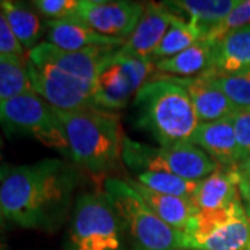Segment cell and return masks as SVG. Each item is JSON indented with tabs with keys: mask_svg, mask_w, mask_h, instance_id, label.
I'll list each match as a JSON object with an SVG mask.
<instances>
[{
	"mask_svg": "<svg viewBox=\"0 0 250 250\" xmlns=\"http://www.w3.org/2000/svg\"><path fill=\"white\" fill-rule=\"evenodd\" d=\"M0 54L28 56L25 54V49L20 45L16 35L13 34L1 6H0Z\"/></svg>",
	"mask_w": 250,
	"mask_h": 250,
	"instance_id": "f546056e",
	"label": "cell"
},
{
	"mask_svg": "<svg viewBox=\"0 0 250 250\" xmlns=\"http://www.w3.org/2000/svg\"><path fill=\"white\" fill-rule=\"evenodd\" d=\"M68 143L70 157L81 168L95 175L117 170L123 161L125 135L120 118L113 111L54 108Z\"/></svg>",
	"mask_w": 250,
	"mask_h": 250,
	"instance_id": "7a4b0ae2",
	"label": "cell"
},
{
	"mask_svg": "<svg viewBox=\"0 0 250 250\" xmlns=\"http://www.w3.org/2000/svg\"><path fill=\"white\" fill-rule=\"evenodd\" d=\"M250 68V25L242 27L224 36L213 46L210 74H232Z\"/></svg>",
	"mask_w": 250,
	"mask_h": 250,
	"instance_id": "ffe728a7",
	"label": "cell"
},
{
	"mask_svg": "<svg viewBox=\"0 0 250 250\" xmlns=\"http://www.w3.org/2000/svg\"><path fill=\"white\" fill-rule=\"evenodd\" d=\"M126 181L161 221H164L171 228L177 229L179 232H188V229L190 228L195 217L199 213L197 207L193 205L190 199L163 195L143 187L138 181H132V179H126Z\"/></svg>",
	"mask_w": 250,
	"mask_h": 250,
	"instance_id": "2e32d148",
	"label": "cell"
},
{
	"mask_svg": "<svg viewBox=\"0 0 250 250\" xmlns=\"http://www.w3.org/2000/svg\"><path fill=\"white\" fill-rule=\"evenodd\" d=\"M238 168L243 174H250V154L238 166Z\"/></svg>",
	"mask_w": 250,
	"mask_h": 250,
	"instance_id": "1f68e13d",
	"label": "cell"
},
{
	"mask_svg": "<svg viewBox=\"0 0 250 250\" xmlns=\"http://www.w3.org/2000/svg\"><path fill=\"white\" fill-rule=\"evenodd\" d=\"M202 38H203V34L199 28L182 18L174 16L171 20L168 31L166 32L160 45L157 46L156 50L152 53L150 59L154 62L172 57L175 54L184 52L189 46L196 43Z\"/></svg>",
	"mask_w": 250,
	"mask_h": 250,
	"instance_id": "cb8c5ba5",
	"label": "cell"
},
{
	"mask_svg": "<svg viewBox=\"0 0 250 250\" xmlns=\"http://www.w3.org/2000/svg\"><path fill=\"white\" fill-rule=\"evenodd\" d=\"M28 64V56L0 54V102L34 92Z\"/></svg>",
	"mask_w": 250,
	"mask_h": 250,
	"instance_id": "603a6c76",
	"label": "cell"
},
{
	"mask_svg": "<svg viewBox=\"0 0 250 250\" xmlns=\"http://www.w3.org/2000/svg\"><path fill=\"white\" fill-rule=\"evenodd\" d=\"M246 208H248V213H249V215H250V208L249 207H246Z\"/></svg>",
	"mask_w": 250,
	"mask_h": 250,
	"instance_id": "8d00e7d4",
	"label": "cell"
},
{
	"mask_svg": "<svg viewBox=\"0 0 250 250\" xmlns=\"http://www.w3.org/2000/svg\"><path fill=\"white\" fill-rule=\"evenodd\" d=\"M246 25H250V0H239L238 6L217 27L213 28L205 36V39H207L211 45H215L229 32Z\"/></svg>",
	"mask_w": 250,
	"mask_h": 250,
	"instance_id": "4316f807",
	"label": "cell"
},
{
	"mask_svg": "<svg viewBox=\"0 0 250 250\" xmlns=\"http://www.w3.org/2000/svg\"><path fill=\"white\" fill-rule=\"evenodd\" d=\"M223 92L238 108H250V68L232 74L200 75Z\"/></svg>",
	"mask_w": 250,
	"mask_h": 250,
	"instance_id": "484cf974",
	"label": "cell"
},
{
	"mask_svg": "<svg viewBox=\"0 0 250 250\" xmlns=\"http://www.w3.org/2000/svg\"><path fill=\"white\" fill-rule=\"evenodd\" d=\"M78 175L67 161L43 159L7 171L0 182L3 217L29 229H57L68 214Z\"/></svg>",
	"mask_w": 250,
	"mask_h": 250,
	"instance_id": "6da1fadb",
	"label": "cell"
},
{
	"mask_svg": "<svg viewBox=\"0 0 250 250\" xmlns=\"http://www.w3.org/2000/svg\"><path fill=\"white\" fill-rule=\"evenodd\" d=\"M116 53L99 74L96 81L95 99L99 107L106 111L124 108L129 99L139 92L134 81L129 78L121 62H118Z\"/></svg>",
	"mask_w": 250,
	"mask_h": 250,
	"instance_id": "ac0fdd59",
	"label": "cell"
},
{
	"mask_svg": "<svg viewBox=\"0 0 250 250\" xmlns=\"http://www.w3.org/2000/svg\"><path fill=\"white\" fill-rule=\"evenodd\" d=\"M46 27L49 28L47 43L68 52L85 50L90 47L120 49L126 41L102 35L75 18L46 21Z\"/></svg>",
	"mask_w": 250,
	"mask_h": 250,
	"instance_id": "5bb4252c",
	"label": "cell"
},
{
	"mask_svg": "<svg viewBox=\"0 0 250 250\" xmlns=\"http://www.w3.org/2000/svg\"><path fill=\"white\" fill-rule=\"evenodd\" d=\"M47 21L72 18L80 7V0H35L31 3Z\"/></svg>",
	"mask_w": 250,
	"mask_h": 250,
	"instance_id": "83f0119b",
	"label": "cell"
},
{
	"mask_svg": "<svg viewBox=\"0 0 250 250\" xmlns=\"http://www.w3.org/2000/svg\"><path fill=\"white\" fill-rule=\"evenodd\" d=\"M239 168L220 167L213 174L199 181L192 202L199 211L221 210L241 200L239 193Z\"/></svg>",
	"mask_w": 250,
	"mask_h": 250,
	"instance_id": "4fadbf2b",
	"label": "cell"
},
{
	"mask_svg": "<svg viewBox=\"0 0 250 250\" xmlns=\"http://www.w3.org/2000/svg\"><path fill=\"white\" fill-rule=\"evenodd\" d=\"M6 174H7V171H6V166L3 164V161H1V156H0V182H1V179L6 177Z\"/></svg>",
	"mask_w": 250,
	"mask_h": 250,
	"instance_id": "d6a6232c",
	"label": "cell"
},
{
	"mask_svg": "<svg viewBox=\"0 0 250 250\" xmlns=\"http://www.w3.org/2000/svg\"><path fill=\"white\" fill-rule=\"evenodd\" d=\"M171 78L187 90L200 123H214L229 118L238 110L232 102L207 78L200 75L192 78Z\"/></svg>",
	"mask_w": 250,
	"mask_h": 250,
	"instance_id": "9a60e30c",
	"label": "cell"
},
{
	"mask_svg": "<svg viewBox=\"0 0 250 250\" xmlns=\"http://www.w3.org/2000/svg\"><path fill=\"white\" fill-rule=\"evenodd\" d=\"M134 106L136 126L152 135L161 147L190 142L200 123L187 90L171 77L146 82Z\"/></svg>",
	"mask_w": 250,
	"mask_h": 250,
	"instance_id": "3957f363",
	"label": "cell"
},
{
	"mask_svg": "<svg viewBox=\"0 0 250 250\" xmlns=\"http://www.w3.org/2000/svg\"><path fill=\"white\" fill-rule=\"evenodd\" d=\"M123 231L104 190L82 193L74 205L68 250H121Z\"/></svg>",
	"mask_w": 250,
	"mask_h": 250,
	"instance_id": "8992f818",
	"label": "cell"
},
{
	"mask_svg": "<svg viewBox=\"0 0 250 250\" xmlns=\"http://www.w3.org/2000/svg\"><path fill=\"white\" fill-rule=\"evenodd\" d=\"M190 142L221 167H236L242 163L241 150L229 118L214 123H199Z\"/></svg>",
	"mask_w": 250,
	"mask_h": 250,
	"instance_id": "7c38bea8",
	"label": "cell"
},
{
	"mask_svg": "<svg viewBox=\"0 0 250 250\" xmlns=\"http://www.w3.org/2000/svg\"><path fill=\"white\" fill-rule=\"evenodd\" d=\"M0 6L20 45L29 53L34 47L39 45L38 42L45 32L46 24L42 22L34 9L25 3L1 0Z\"/></svg>",
	"mask_w": 250,
	"mask_h": 250,
	"instance_id": "7402d4cb",
	"label": "cell"
},
{
	"mask_svg": "<svg viewBox=\"0 0 250 250\" xmlns=\"http://www.w3.org/2000/svg\"><path fill=\"white\" fill-rule=\"evenodd\" d=\"M0 250H9V249H7L3 243H0Z\"/></svg>",
	"mask_w": 250,
	"mask_h": 250,
	"instance_id": "836d02e7",
	"label": "cell"
},
{
	"mask_svg": "<svg viewBox=\"0 0 250 250\" xmlns=\"http://www.w3.org/2000/svg\"><path fill=\"white\" fill-rule=\"evenodd\" d=\"M172 17L174 14H171L163 6V3H146L145 11L135 31L118 49V53L124 56L150 57L168 31Z\"/></svg>",
	"mask_w": 250,
	"mask_h": 250,
	"instance_id": "8fae6325",
	"label": "cell"
},
{
	"mask_svg": "<svg viewBox=\"0 0 250 250\" xmlns=\"http://www.w3.org/2000/svg\"><path fill=\"white\" fill-rule=\"evenodd\" d=\"M0 125L7 136L29 135L70 156L68 143L54 108L35 92L0 102Z\"/></svg>",
	"mask_w": 250,
	"mask_h": 250,
	"instance_id": "52a82bcc",
	"label": "cell"
},
{
	"mask_svg": "<svg viewBox=\"0 0 250 250\" xmlns=\"http://www.w3.org/2000/svg\"><path fill=\"white\" fill-rule=\"evenodd\" d=\"M138 182L142 184L143 187L163 195L185 197L190 200L193 193L196 192L197 184H199V181H189L170 172H161V171L142 172L138 175Z\"/></svg>",
	"mask_w": 250,
	"mask_h": 250,
	"instance_id": "d4e9b609",
	"label": "cell"
},
{
	"mask_svg": "<svg viewBox=\"0 0 250 250\" xmlns=\"http://www.w3.org/2000/svg\"><path fill=\"white\" fill-rule=\"evenodd\" d=\"M29 78L32 81L34 92L56 110L60 111H82V110H102L95 99V93L88 90L65 86L47 80L29 62L28 64Z\"/></svg>",
	"mask_w": 250,
	"mask_h": 250,
	"instance_id": "e0dca14e",
	"label": "cell"
},
{
	"mask_svg": "<svg viewBox=\"0 0 250 250\" xmlns=\"http://www.w3.org/2000/svg\"><path fill=\"white\" fill-rule=\"evenodd\" d=\"M184 250H200V249H192V248H185Z\"/></svg>",
	"mask_w": 250,
	"mask_h": 250,
	"instance_id": "e575fe53",
	"label": "cell"
},
{
	"mask_svg": "<svg viewBox=\"0 0 250 250\" xmlns=\"http://www.w3.org/2000/svg\"><path fill=\"white\" fill-rule=\"evenodd\" d=\"M1 217H3V213H1V210H0V221H1Z\"/></svg>",
	"mask_w": 250,
	"mask_h": 250,
	"instance_id": "d590c367",
	"label": "cell"
},
{
	"mask_svg": "<svg viewBox=\"0 0 250 250\" xmlns=\"http://www.w3.org/2000/svg\"><path fill=\"white\" fill-rule=\"evenodd\" d=\"M229 120L243 161L250 154V108H238Z\"/></svg>",
	"mask_w": 250,
	"mask_h": 250,
	"instance_id": "f1b7e54d",
	"label": "cell"
},
{
	"mask_svg": "<svg viewBox=\"0 0 250 250\" xmlns=\"http://www.w3.org/2000/svg\"><path fill=\"white\" fill-rule=\"evenodd\" d=\"M213 46L202 38L184 52L156 62V70L168 77L192 78L199 77L210 70L213 60Z\"/></svg>",
	"mask_w": 250,
	"mask_h": 250,
	"instance_id": "44dd1931",
	"label": "cell"
},
{
	"mask_svg": "<svg viewBox=\"0 0 250 250\" xmlns=\"http://www.w3.org/2000/svg\"><path fill=\"white\" fill-rule=\"evenodd\" d=\"M117 50L118 49L113 47H90L68 52L42 42L28 53V59L34 64L45 62L77 80L96 85L99 74L107 65Z\"/></svg>",
	"mask_w": 250,
	"mask_h": 250,
	"instance_id": "30bf717a",
	"label": "cell"
},
{
	"mask_svg": "<svg viewBox=\"0 0 250 250\" xmlns=\"http://www.w3.org/2000/svg\"><path fill=\"white\" fill-rule=\"evenodd\" d=\"M185 248L200 250H250V215L243 202L199 211L185 233Z\"/></svg>",
	"mask_w": 250,
	"mask_h": 250,
	"instance_id": "ba28073f",
	"label": "cell"
},
{
	"mask_svg": "<svg viewBox=\"0 0 250 250\" xmlns=\"http://www.w3.org/2000/svg\"><path fill=\"white\" fill-rule=\"evenodd\" d=\"M239 0H172L163 1L171 14L199 28L205 38L236 6Z\"/></svg>",
	"mask_w": 250,
	"mask_h": 250,
	"instance_id": "d6986e66",
	"label": "cell"
},
{
	"mask_svg": "<svg viewBox=\"0 0 250 250\" xmlns=\"http://www.w3.org/2000/svg\"><path fill=\"white\" fill-rule=\"evenodd\" d=\"M241 178H239V193L242 200H245L246 207L250 208V174H243L239 171Z\"/></svg>",
	"mask_w": 250,
	"mask_h": 250,
	"instance_id": "4dcf8cb0",
	"label": "cell"
},
{
	"mask_svg": "<svg viewBox=\"0 0 250 250\" xmlns=\"http://www.w3.org/2000/svg\"><path fill=\"white\" fill-rule=\"evenodd\" d=\"M103 190L116 208L134 250H184L185 233L171 228L149 208L128 181L106 178Z\"/></svg>",
	"mask_w": 250,
	"mask_h": 250,
	"instance_id": "277c9868",
	"label": "cell"
},
{
	"mask_svg": "<svg viewBox=\"0 0 250 250\" xmlns=\"http://www.w3.org/2000/svg\"><path fill=\"white\" fill-rule=\"evenodd\" d=\"M123 161L139 174L161 171L189 181H202L221 166L192 142H182L168 147H153L124 138Z\"/></svg>",
	"mask_w": 250,
	"mask_h": 250,
	"instance_id": "5b68a950",
	"label": "cell"
},
{
	"mask_svg": "<svg viewBox=\"0 0 250 250\" xmlns=\"http://www.w3.org/2000/svg\"><path fill=\"white\" fill-rule=\"evenodd\" d=\"M145 11V4L128 0H80L72 18L86 24L99 34L128 39Z\"/></svg>",
	"mask_w": 250,
	"mask_h": 250,
	"instance_id": "9c48e42d",
	"label": "cell"
}]
</instances>
